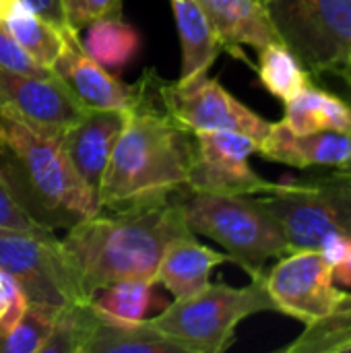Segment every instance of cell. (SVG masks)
I'll list each match as a JSON object with an SVG mask.
<instances>
[{
  "label": "cell",
  "instance_id": "cell-8",
  "mask_svg": "<svg viewBox=\"0 0 351 353\" xmlns=\"http://www.w3.org/2000/svg\"><path fill=\"white\" fill-rule=\"evenodd\" d=\"M0 271L17 279L29 306L62 312L85 304L64 263L54 232H19L0 228Z\"/></svg>",
  "mask_w": 351,
  "mask_h": 353
},
{
  "label": "cell",
  "instance_id": "cell-11",
  "mask_svg": "<svg viewBox=\"0 0 351 353\" xmlns=\"http://www.w3.org/2000/svg\"><path fill=\"white\" fill-rule=\"evenodd\" d=\"M259 153V143L238 132L194 134V159L188 174V190L254 196L271 182L263 180L248 163Z\"/></svg>",
  "mask_w": 351,
  "mask_h": 353
},
{
  "label": "cell",
  "instance_id": "cell-13",
  "mask_svg": "<svg viewBox=\"0 0 351 353\" xmlns=\"http://www.w3.org/2000/svg\"><path fill=\"white\" fill-rule=\"evenodd\" d=\"M52 70L85 110H130L134 103V87L93 62L74 29L64 31V48Z\"/></svg>",
  "mask_w": 351,
  "mask_h": 353
},
{
  "label": "cell",
  "instance_id": "cell-21",
  "mask_svg": "<svg viewBox=\"0 0 351 353\" xmlns=\"http://www.w3.org/2000/svg\"><path fill=\"white\" fill-rule=\"evenodd\" d=\"M81 46L85 54L101 68H106L108 72H118L124 70L139 56L141 35L132 25L110 14L85 27V37Z\"/></svg>",
  "mask_w": 351,
  "mask_h": 353
},
{
  "label": "cell",
  "instance_id": "cell-25",
  "mask_svg": "<svg viewBox=\"0 0 351 353\" xmlns=\"http://www.w3.org/2000/svg\"><path fill=\"white\" fill-rule=\"evenodd\" d=\"M153 285L147 281H120L101 290L89 304L101 321L134 325L145 319Z\"/></svg>",
  "mask_w": 351,
  "mask_h": 353
},
{
  "label": "cell",
  "instance_id": "cell-18",
  "mask_svg": "<svg viewBox=\"0 0 351 353\" xmlns=\"http://www.w3.org/2000/svg\"><path fill=\"white\" fill-rule=\"evenodd\" d=\"M281 122L296 134H351V103L329 91L308 85L296 97L285 101V116Z\"/></svg>",
  "mask_w": 351,
  "mask_h": 353
},
{
  "label": "cell",
  "instance_id": "cell-1",
  "mask_svg": "<svg viewBox=\"0 0 351 353\" xmlns=\"http://www.w3.org/2000/svg\"><path fill=\"white\" fill-rule=\"evenodd\" d=\"M176 194L114 209L110 215L99 211L66 232L60 250L85 304L120 281L157 283L166 248L192 234Z\"/></svg>",
  "mask_w": 351,
  "mask_h": 353
},
{
  "label": "cell",
  "instance_id": "cell-6",
  "mask_svg": "<svg viewBox=\"0 0 351 353\" xmlns=\"http://www.w3.org/2000/svg\"><path fill=\"white\" fill-rule=\"evenodd\" d=\"M267 310L275 306L265 290V277H259L246 288L211 283L188 300H174L159 314L145 319V325L192 352L225 353L236 327Z\"/></svg>",
  "mask_w": 351,
  "mask_h": 353
},
{
  "label": "cell",
  "instance_id": "cell-17",
  "mask_svg": "<svg viewBox=\"0 0 351 353\" xmlns=\"http://www.w3.org/2000/svg\"><path fill=\"white\" fill-rule=\"evenodd\" d=\"M211 21L219 43L228 48L252 46L257 50L281 41L267 6L261 0H197Z\"/></svg>",
  "mask_w": 351,
  "mask_h": 353
},
{
  "label": "cell",
  "instance_id": "cell-27",
  "mask_svg": "<svg viewBox=\"0 0 351 353\" xmlns=\"http://www.w3.org/2000/svg\"><path fill=\"white\" fill-rule=\"evenodd\" d=\"M60 314L29 306L27 314L12 327H0V353H35Z\"/></svg>",
  "mask_w": 351,
  "mask_h": 353
},
{
  "label": "cell",
  "instance_id": "cell-10",
  "mask_svg": "<svg viewBox=\"0 0 351 353\" xmlns=\"http://www.w3.org/2000/svg\"><path fill=\"white\" fill-rule=\"evenodd\" d=\"M265 290L277 312L306 325L327 316L341 298L333 269L319 250H296L281 256L265 275Z\"/></svg>",
  "mask_w": 351,
  "mask_h": 353
},
{
  "label": "cell",
  "instance_id": "cell-7",
  "mask_svg": "<svg viewBox=\"0 0 351 353\" xmlns=\"http://www.w3.org/2000/svg\"><path fill=\"white\" fill-rule=\"evenodd\" d=\"M265 6L302 66L335 72L351 50V0H267Z\"/></svg>",
  "mask_w": 351,
  "mask_h": 353
},
{
  "label": "cell",
  "instance_id": "cell-29",
  "mask_svg": "<svg viewBox=\"0 0 351 353\" xmlns=\"http://www.w3.org/2000/svg\"><path fill=\"white\" fill-rule=\"evenodd\" d=\"M0 70L17 74H46L52 68L39 66L0 25Z\"/></svg>",
  "mask_w": 351,
  "mask_h": 353
},
{
  "label": "cell",
  "instance_id": "cell-16",
  "mask_svg": "<svg viewBox=\"0 0 351 353\" xmlns=\"http://www.w3.org/2000/svg\"><path fill=\"white\" fill-rule=\"evenodd\" d=\"M225 261H230L228 254L197 242L194 234H188L166 248L155 281L161 283L174 300H188L211 285L209 277L213 269Z\"/></svg>",
  "mask_w": 351,
  "mask_h": 353
},
{
  "label": "cell",
  "instance_id": "cell-31",
  "mask_svg": "<svg viewBox=\"0 0 351 353\" xmlns=\"http://www.w3.org/2000/svg\"><path fill=\"white\" fill-rule=\"evenodd\" d=\"M0 228L2 230H19V232H43L46 230L39 223H35L25 213V209L17 203V199L12 196V192L2 176V170H0Z\"/></svg>",
  "mask_w": 351,
  "mask_h": 353
},
{
  "label": "cell",
  "instance_id": "cell-30",
  "mask_svg": "<svg viewBox=\"0 0 351 353\" xmlns=\"http://www.w3.org/2000/svg\"><path fill=\"white\" fill-rule=\"evenodd\" d=\"M62 2H64L68 25L74 31L87 27L89 23L101 17L114 14L120 6V0H62Z\"/></svg>",
  "mask_w": 351,
  "mask_h": 353
},
{
  "label": "cell",
  "instance_id": "cell-19",
  "mask_svg": "<svg viewBox=\"0 0 351 353\" xmlns=\"http://www.w3.org/2000/svg\"><path fill=\"white\" fill-rule=\"evenodd\" d=\"M172 6L182 46L180 81L207 74L221 48L211 21L197 0H172Z\"/></svg>",
  "mask_w": 351,
  "mask_h": 353
},
{
  "label": "cell",
  "instance_id": "cell-37",
  "mask_svg": "<svg viewBox=\"0 0 351 353\" xmlns=\"http://www.w3.org/2000/svg\"><path fill=\"white\" fill-rule=\"evenodd\" d=\"M273 353H281V350H279V352H273Z\"/></svg>",
  "mask_w": 351,
  "mask_h": 353
},
{
  "label": "cell",
  "instance_id": "cell-23",
  "mask_svg": "<svg viewBox=\"0 0 351 353\" xmlns=\"http://www.w3.org/2000/svg\"><path fill=\"white\" fill-rule=\"evenodd\" d=\"M281 353H351V294L341 292L335 308L306 325L304 333Z\"/></svg>",
  "mask_w": 351,
  "mask_h": 353
},
{
  "label": "cell",
  "instance_id": "cell-32",
  "mask_svg": "<svg viewBox=\"0 0 351 353\" xmlns=\"http://www.w3.org/2000/svg\"><path fill=\"white\" fill-rule=\"evenodd\" d=\"M23 4H27L33 12H37L41 19H46L48 23H52L54 27H58L60 31L72 29L68 25L66 12H64V2L62 0H21Z\"/></svg>",
  "mask_w": 351,
  "mask_h": 353
},
{
  "label": "cell",
  "instance_id": "cell-26",
  "mask_svg": "<svg viewBox=\"0 0 351 353\" xmlns=\"http://www.w3.org/2000/svg\"><path fill=\"white\" fill-rule=\"evenodd\" d=\"M99 316L91 304H74L60 312L52 331L35 353H81Z\"/></svg>",
  "mask_w": 351,
  "mask_h": 353
},
{
  "label": "cell",
  "instance_id": "cell-2",
  "mask_svg": "<svg viewBox=\"0 0 351 353\" xmlns=\"http://www.w3.org/2000/svg\"><path fill=\"white\" fill-rule=\"evenodd\" d=\"M194 159V134L182 128L161 101V85L151 79L134 87L128 110L99 188V211L161 201L186 188Z\"/></svg>",
  "mask_w": 351,
  "mask_h": 353
},
{
  "label": "cell",
  "instance_id": "cell-34",
  "mask_svg": "<svg viewBox=\"0 0 351 353\" xmlns=\"http://www.w3.org/2000/svg\"><path fill=\"white\" fill-rule=\"evenodd\" d=\"M335 72H337V74H339V77L351 87V50L348 52V56L343 58V62L335 68Z\"/></svg>",
  "mask_w": 351,
  "mask_h": 353
},
{
  "label": "cell",
  "instance_id": "cell-3",
  "mask_svg": "<svg viewBox=\"0 0 351 353\" xmlns=\"http://www.w3.org/2000/svg\"><path fill=\"white\" fill-rule=\"evenodd\" d=\"M0 122L2 176L35 223L52 232L70 230L99 213L97 199L77 176L58 137L29 126L6 108H0Z\"/></svg>",
  "mask_w": 351,
  "mask_h": 353
},
{
  "label": "cell",
  "instance_id": "cell-4",
  "mask_svg": "<svg viewBox=\"0 0 351 353\" xmlns=\"http://www.w3.org/2000/svg\"><path fill=\"white\" fill-rule=\"evenodd\" d=\"M176 199L188 230L217 242L228 259L246 269L252 279L265 277L267 261L290 254L279 225L252 196L182 188Z\"/></svg>",
  "mask_w": 351,
  "mask_h": 353
},
{
  "label": "cell",
  "instance_id": "cell-5",
  "mask_svg": "<svg viewBox=\"0 0 351 353\" xmlns=\"http://www.w3.org/2000/svg\"><path fill=\"white\" fill-rule=\"evenodd\" d=\"M279 225L290 252L319 250L325 238H351V170L273 184L252 196Z\"/></svg>",
  "mask_w": 351,
  "mask_h": 353
},
{
  "label": "cell",
  "instance_id": "cell-33",
  "mask_svg": "<svg viewBox=\"0 0 351 353\" xmlns=\"http://www.w3.org/2000/svg\"><path fill=\"white\" fill-rule=\"evenodd\" d=\"M333 281H337L341 288L351 290V250L341 263L333 267Z\"/></svg>",
  "mask_w": 351,
  "mask_h": 353
},
{
  "label": "cell",
  "instance_id": "cell-28",
  "mask_svg": "<svg viewBox=\"0 0 351 353\" xmlns=\"http://www.w3.org/2000/svg\"><path fill=\"white\" fill-rule=\"evenodd\" d=\"M29 310V300L17 279L0 271V327L12 329Z\"/></svg>",
  "mask_w": 351,
  "mask_h": 353
},
{
  "label": "cell",
  "instance_id": "cell-15",
  "mask_svg": "<svg viewBox=\"0 0 351 353\" xmlns=\"http://www.w3.org/2000/svg\"><path fill=\"white\" fill-rule=\"evenodd\" d=\"M259 153L271 161L292 168H329L351 170V134L348 132H317L296 134L283 122L271 124Z\"/></svg>",
  "mask_w": 351,
  "mask_h": 353
},
{
  "label": "cell",
  "instance_id": "cell-9",
  "mask_svg": "<svg viewBox=\"0 0 351 353\" xmlns=\"http://www.w3.org/2000/svg\"><path fill=\"white\" fill-rule=\"evenodd\" d=\"M161 101L168 114L188 132H238L261 143L271 130V122L238 101L217 79L207 74L161 85Z\"/></svg>",
  "mask_w": 351,
  "mask_h": 353
},
{
  "label": "cell",
  "instance_id": "cell-35",
  "mask_svg": "<svg viewBox=\"0 0 351 353\" xmlns=\"http://www.w3.org/2000/svg\"><path fill=\"white\" fill-rule=\"evenodd\" d=\"M2 141H4V134H2V122H0V145H2Z\"/></svg>",
  "mask_w": 351,
  "mask_h": 353
},
{
  "label": "cell",
  "instance_id": "cell-12",
  "mask_svg": "<svg viewBox=\"0 0 351 353\" xmlns=\"http://www.w3.org/2000/svg\"><path fill=\"white\" fill-rule=\"evenodd\" d=\"M0 108L10 110L29 126L62 139L85 116V108L54 70L17 74L0 70Z\"/></svg>",
  "mask_w": 351,
  "mask_h": 353
},
{
  "label": "cell",
  "instance_id": "cell-14",
  "mask_svg": "<svg viewBox=\"0 0 351 353\" xmlns=\"http://www.w3.org/2000/svg\"><path fill=\"white\" fill-rule=\"evenodd\" d=\"M126 118L128 110H87L83 120L60 139L77 176L97 203L112 149L124 130Z\"/></svg>",
  "mask_w": 351,
  "mask_h": 353
},
{
  "label": "cell",
  "instance_id": "cell-36",
  "mask_svg": "<svg viewBox=\"0 0 351 353\" xmlns=\"http://www.w3.org/2000/svg\"><path fill=\"white\" fill-rule=\"evenodd\" d=\"M261 2H263V4H265V2H267V0H261Z\"/></svg>",
  "mask_w": 351,
  "mask_h": 353
},
{
  "label": "cell",
  "instance_id": "cell-24",
  "mask_svg": "<svg viewBox=\"0 0 351 353\" xmlns=\"http://www.w3.org/2000/svg\"><path fill=\"white\" fill-rule=\"evenodd\" d=\"M259 77L267 91L281 101H290L308 87L306 68L281 41L259 50Z\"/></svg>",
  "mask_w": 351,
  "mask_h": 353
},
{
  "label": "cell",
  "instance_id": "cell-22",
  "mask_svg": "<svg viewBox=\"0 0 351 353\" xmlns=\"http://www.w3.org/2000/svg\"><path fill=\"white\" fill-rule=\"evenodd\" d=\"M2 27L39 66L54 68L64 48V31L41 19L21 0L10 4Z\"/></svg>",
  "mask_w": 351,
  "mask_h": 353
},
{
  "label": "cell",
  "instance_id": "cell-20",
  "mask_svg": "<svg viewBox=\"0 0 351 353\" xmlns=\"http://www.w3.org/2000/svg\"><path fill=\"white\" fill-rule=\"evenodd\" d=\"M81 353H197L190 347L153 331L145 319L134 325L97 321Z\"/></svg>",
  "mask_w": 351,
  "mask_h": 353
}]
</instances>
